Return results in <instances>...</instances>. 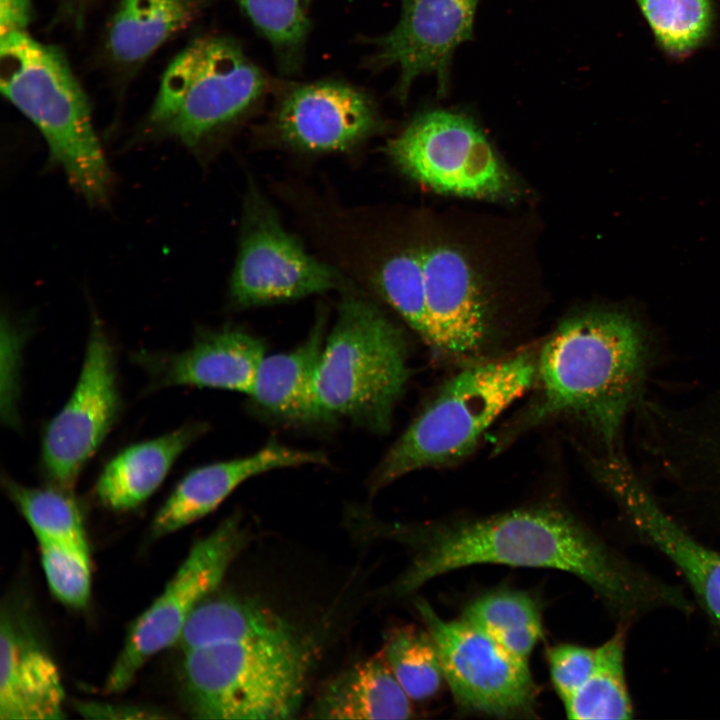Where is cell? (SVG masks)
<instances>
[{
  "label": "cell",
  "mask_w": 720,
  "mask_h": 720,
  "mask_svg": "<svg viewBox=\"0 0 720 720\" xmlns=\"http://www.w3.org/2000/svg\"><path fill=\"white\" fill-rule=\"evenodd\" d=\"M357 529L410 552L407 567L388 593L412 594L429 580L475 564L550 568L580 578L628 625L658 609L683 611L681 589L649 574L615 552L573 514L532 506L478 518L430 523H389L363 511Z\"/></svg>",
  "instance_id": "cell-1"
},
{
  "label": "cell",
  "mask_w": 720,
  "mask_h": 720,
  "mask_svg": "<svg viewBox=\"0 0 720 720\" xmlns=\"http://www.w3.org/2000/svg\"><path fill=\"white\" fill-rule=\"evenodd\" d=\"M650 360L646 332L630 314L594 310L569 318L537 357V392L521 426L565 416L583 425L603 452H620L624 424L644 399Z\"/></svg>",
  "instance_id": "cell-2"
},
{
  "label": "cell",
  "mask_w": 720,
  "mask_h": 720,
  "mask_svg": "<svg viewBox=\"0 0 720 720\" xmlns=\"http://www.w3.org/2000/svg\"><path fill=\"white\" fill-rule=\"evenodd\" d=\"M3 95L39 129L49 159L91 204L108 201L111 172L87 97L62 52L27 31L1 37Z\"/></svg>",
  "instance_id": "cell-3"
},
{
  "label": "cell",
  "mask_w": 720,
  "mask_h": 720,
  "mask_svg": "<svg viewBox=\"0 0 720 720\" xmlns=\"http://www.w3.org/2000/svg\"><path fill=\"white\" fill-rule=\"evenodd\" d=\"M407 357L402 329L368 299L345 294L316 373L325 423L344 418L370 432H388L409 378Z\"/></svg>",
  "instance_id": "cell-4"
},
{
  "label": "cell",
  "mask_w": 720,
  "mask_h": 720,
  "mask_svg": "<svg viewBox=\"0 0 720 720\" xmlns=\"http://www.w3.org/2000/svg\"><path fill=\"white\" fill-rule=\"evenodd\" d=\"M534 353L471 364L449 379L409 425L369 478L371 494L398 478L454 463L535 382Z\"/></svg>",
  "instance_id": "cell-5"
},
{
  "label": "cell",
  "mask_w": 720,
  "mask_h": 720,
  "mask_svg": "<svg viewBox=\"0 0 720 720\" xmlns=\"http://www.w3.org/2000/svg\"><path fill=\"white\" fill-rule=\"evenodd\" d=\"M184 653L186 700L192 715L202 719L294 718L313 656L301 636L213 644Z\"/></svg>",
  "instance_id": "cell-6"
},
{
  "label": "cell",
  "mask_w": 720,
  "mask_h": 720,
  "mask_svg": "<svg viewBox=\"0 0 720 720\" xmlns=\"http://www.w3.org/2000/svg\"><path fill=\"white\" fill-rule=\"evenodd\" d=\"M265 89L263 73L236 42L221 36L198 38L164 72L149 128L196 147L246 111Z\"/></svg>",
  "instance_id": "cell-7"
},
{
  "label": "cell",
  "mask_w": 720,
  "mask_h": 720,
  "mask_svg": "<svg viewBox=\"0 0 720 720\" xmlns=\"http://www.w3.org/2000/svg\"><path fill=\"white\" fill-rule=\"evenodd\" d=\"M415 606L436 644L445 681L463 711L496 718L535 716L537 688L529 662L462 618L445 620L422 599Z\"/></svg>",
  "instance_id": "cell-8"
},
{
  "label": "cell",
  "mask_w": 720,
  "mask_h": 720,
  "mask_svg": "<svg viewBox=\"0 0 720 720\" xmlns=\"http://www.w3.org/2000/svg\"><path fill=\"white\" fill-rule=\"evenodd\" d=\"M388 152L403 173L439 193L497 199L511 192L506 169L479 127L463 114L421 113L390 142Z\"/></svg>",
  "instance_id": "cell-9"
},
{
  "label": "cell",
  "mask_w": 720,
  "mask_h": 720,
  "mask_svg": "<svg viewBox=\"0 0 720 720\" xmlns=\"http://www.w3.org/2000/svg\"><path fill=\"white\" fill-rule=\"evenodd\" d=\"M247 540L241 518L235 514L191 548L160 596L130 628L107 677V692L127 688L152 656L178 642L192 612L220 584Z\"/></svg>",
  "instance_id": "cell-10"
},
{
  "label": "cell",
  "mask_w": 720,
  "mask_h": 720,
  "mask_svg": "<svg viewBox=\"0 0 720 720\" xmlns=\"http://www.w3.org/2000/svg\"><path fill=\"white\" fill-rule=\"evenodd\" d=\"M343 276L290 234L259 191H249L229 297L237 308L296 300L344 287Z\"/></svg>",
  "instance_id": "cell-11"
},
{
  "label": "cell",
  "mask_w": 720,
  "mask_h": 720,
  "mask_svg": "<svg viewBox=\"0 0 720 720\" xmlns=\"http://www.w3.org/2000/svg\"><path fill=\"white\" fill-rule=\"evenodd\" d=\"M120 403L114 350L95 316L77 383L42 437L41 469L55 487L74 486L116 422Z\"/></svg>",
  "instance_id": "cell-12"
},
{
  "label": "cell",
  "mask_w": 720,
  "mask_h": 720,
  "mask_svg": "<svg viewBox=\"0 0 720 720\" xmlns=\"http://www.w3.org/2000/svg\"><path fill=\"white\" fill-rule=\"evenodd\" d=\"M592 463L633 531L673 564L720 630V550L700 541L668 512L622 452H602Z\"/></svg>",
  "instance_id": "cell-13"
},
{
  "label": "cell",
  "mask_w": 720,
  "mask_h": 720,
  "mask_svg": "<svg viewBox=\"0 0 720 720\" xmlns=\"http://www.w3.org/2000/svg\"><path fill=\"white\" fill-rule=\"evenodd\" d=\"M479 0H403L399 23L375 40L377 67L396 66L397 96L405 99L413 81L434 73L439 92L447 90L456 48L471 39Z\"/></svg>",
  "instance_id": "cell-14"
},
{
  "label": "cell",
  "mask_w": 720,
  "mask_h": 720,
  "mask_svg": "<svg viewBox=\"0 0 720 720\" xmlns=\"http://www.w3.org/2000/svg\"><path fill=\"white\" fill-rule=\"evenodd\" d=\"M427 344L439 356L456 362L474 358L488 333L487 303L466 257L447 245L420 249Z\"/></svg>",
  "instance_id": "cell-15"
},
{
  "label": "cell",
  "mask_w": 720,
  "mask_h": 720,
  "mask_svg": "<svg viewBox=\"0 0 720 720\" xmlns=\"http://www.w3.org/2000/svg\"><path fill=\"white\" fill-rule=\"evenodd\" d=\"M277 130L306 152L347 149L372 134L379 117L370 98L349 85L323 81L298 86L282 100Z\"/></svg>",
  "instance_id": "cell-16"
},
{
  "label": "cell",
  "mask_w": 720,
  "mask_h": 720,
  "mask_svg": "<svg viewBox=\"0 0 720 720\" xmlns=\"http://www.w3.org/2000/svg\"><path fill=\"white\" fill-rule=\"evenodd\" d=\"M262 340L238 328L200 332L177 353H142L152 387L194 386L249 394L262 360Z\"/></svg>",
  "instance_id": "cell-17"
},
{
  "label": "cell",
  "mask_w": 720,
  "mask_h": 720,
  "mask_svg": "<svg viewBox=\"0 0 720 720\" xmlns=\"http://www.w3.org/2000/svg\"><path fill=\"white\" fill-rule=\"evenodd\" d=\"M326 462L321 452L285 446L276 440L244 457L200 466L177 484L154 517V536L175 532L216 509L240 484L262 473Z\"/></svg>",
  "instance_id": "cell-18"
},
{
  "label": "cell",
  "mask_w": 720,
  "mask_h": 720,
  "mask_svg": "<svg viewBox=\"0 0 720 720\" xmlns=\"http://www.w3.org/2000/svg\"><path fill=\"white\" fill-rule=\"evenodd\" d=\"M324 312L295 349L265 356L249 396L252 411L278 424H326L316 397L317 368L325 341Z\"/></svg>",
  "instance_id": "cell-19"
},
{
  "label": "cell",
  "mask_w": 720,
  "mask_h": 720,
  "mask_svg": "<svg viewBox=\"0 0 720 720\" xmlns=\"http://www.w3.org/2000/svg\"><path fill=\"white\" fill-rule=\"evenodd\" d=\"M64 689L48 653L8 616L0 631V719L64 717Z\"/></svg>",
  "instance_id": "cell-20"
},
{
  "label": "cell",
  "mask_w": 720,
  "mask_h": 720,
  "mask_svg": "<svg viewBox=\"0 0 720 720\" xmlns=\"http://www.w3.org/2000/svg\"><path fill=\"white\" fill-rule=\"evenodd\" d=\"M203 423L185 424L154 439L126 447L98 477L95 492L106 507L126 511L145 502L162 484L181 454L203 433Z\"/></svg>",
  "instance_id": "cell-21"
},
{
  "label": "cell",
  "mask_w": 720,
  "mask_h": 720,
  "mask_svg": "<svg viewBox=\"0 0 720 720\" xmlns=\"http://www.w3.org/2000/svg\"><path fill=\"white\" fill-rule=\"evenodd\" d=\"M412 700L383 653L359 662L330 680L309 710L315 719H407Z\"/></svg>",
  "instance_id": "cell-22"
},
{
  "label": "cell",
  "mask_w": 720,
  "mask_h": 720,
  "mask_svg": "<svg viewBox=\"0 0 720 720\" xmlns=\"http://www.w3.org/2000/svg\"><path fill=\"white\" fill-rule=\"evenodd\" d=\"M300 636L286 619L248 598H206L187 620L178 643L183 652L233 642L284 641Z\"/></svg>",
  "instance_id": "cell-23"
},
{
  "label": "cell",
  "mask_w": 720,
  "mask_h": 720,
  "mask_svg": "<svg viewBox=\"0 0 720 720\" xmlns=\"http://www.w3.org/2000/svg\"><path fill=\"white\" fill-rule=\"evenodd\" d=\"M197 11V0H121L109 28V49L122 63L143 61L186 28Z\"/></svg>",
  "instance_id": "cell-24"
},
{
  "label": "cell",
  "mask_w": 720,
  "mask_h": 720,
  "mask_svg": "<svg viewBox=\"0 0 720 720\" xmlns=\"http://www.w3.org/2000/svg\"><path fill=\"white\" fill-rule=\"evenodd\" d=\"M461 618L525 662H529L531 652L543 637L538 602L518 590L501 589L482 594L465 607Z\"/></svg>",
  "instance_id": "cell-25"
},
{
  "label": "cell",
  "mask_w": 720,
  "mask_h": 720,
  "mask_svg": "<svg viewBox=\"0 0 720 720\" xmlns=\"http://www.w3.org/2000/svg\"><path fill=\"white\" fill-rule=\"evenodd\" d=\"M627 626L621 625L598 646L597 665L585 682L563 702L567 717L578 720L631 719L634 709L625 673Z\"/></svg>",
  "instance_id": "cell-26"
},
{
  "label": "cell",
  "mask_w": 720,
  "mask_h": 720,
  "mask_svg": "<svg viewBox=\"0 0 720 720\" xmlns=\"http://www.w3.org/2000/svg\"><path fill=\"white\" fill-rule=\"evenodd\" d=\"M383 655L412 701L434 698L446 683L436 644L426 627L394 628L386 638Z\"/></svg>",
  "instance_id": "cell-27"
},
{
  "label": "cell",
  "mask_w": 720,
  "mask_h": 720,
  "mask_svg": "<svg viewBox=\"0 0 720 720\" xmlns=\"http://www.w3.org/2000/svg\"><path fill=\"white\" fill-rule=\"evenodd\" d=\"M4 487L37 540L87 542L81 511L60 488H33L10 478Z\"/></svg>",
  "instance_id": "cell-28"
},
{
  "label": "cell",
  "mask_w": 720,
  "mask_h": 720,
  "mask_svg": "<svg viewBox=\"0 0 720 720\" xmlns=\"http://www.w3.org/2000/svg\"><path fill=\"white\" fill-rule=\"evenodd\" d=\"M656 39L671 54L696 48L712 22L709 0H637Z\"/></svg>",
  "instance_id": "cell-29"
},
{
  "label": "cell",
  "mask_w": 720,
  "mask_h": 720,
  "mask_svg": "<svg viewBox=\"0 0 720 720\" xmlns=\"http://www.w3.org/2000/svg\"><path fill=\"white\" fill-rule=\"evenodd\" d=\"M376 286L384 300L427 343L429 326L420 249L388 258L378 270Z\"/></svg>",
  "instance_id": "cell-30"
},
{
  "label": "cell",
  "mask_w": 720,
  "mask_h": 720,
  "mask_svg": "<svg viewBox=\"0 0 720 720\" xmlns=\"http://www.w3.org/2000/svg\"><path fill=\"white\" fill-rule=\"evenodd\" d=\"M257 30L271 43L280 61L293 68L309 31L305 0H236Z\"/></svg>",
  "instance_id": "cell-31"
},
{
  "label": "cell",
  "mask_w": 720,
  "mask_h": 720,
  "mask_svg": "<svg viewBox=\"0 0 720 720\" xmlns=\"http://www.w3.org/2000/svg\"><path fill=\"white\" fill-rule=\"evenodd\" d=\"M48 585L58 600L80 608L90 595V559L87 542L38 540Z\"/></svg>",
  "instance_id": "cell-32"
},
{
  "label": "cell",
  "mask_w": 720,
  "mask_h": 720,
  "mask_svg": "<svg viewBox=\"0 0 720 720\" xmlns=\"http://www.w3.org/2000/svg\"><path fill=\"white\" fill-rule=\"evenodd\" d=\"M598 647L562 643L547 651L551 681L562 702L580 689L593 673Z\"/></svg>",
  "instance_id": "cell-33"
},
{
  "label": "cell",
  "mask_w": 720,
  "mask_h": 720,
  "mask_svg": "<svg viewBox=\"0 0 720 720\" xmlns=\"http://www.w3.org/2000/svg\"><path fill=\"white\" fill-rule=\"evenodd\" d=\"M31 13L32 0H0L1 37L27 31Z\"/></svg>",
  "instance_id": "cell-34"
},
{
  "label": "cell",
  "mask_w": 720,
  "mask_h": 720,
  "mask_svg": "<svg viewBox=\"0 0 720 720\" xmlns=\"http://www.w3.org/2000/svg\"><path fill=\"white\" fill-rule=\"evenodd\" d=\"M709 471L712 497L720 517V431L711 446Z\"/></svg>",
  "instance_id": "cell-35"
},
{
  "label": "cell",
  "mask_w": 720,
  "mask_h": 720,
  "mask_svg": "<svg viewBox=\"0 0 720 720\" xmlns=\"http://www.w3.org/2000/svg\"><path fill=\"white\" fill-rule=\"evenodd\" d=\"M311 0H305L306 5L310 3Z\"/></svg>",
  "instance_id": "cell-36"
}]
</instances>
